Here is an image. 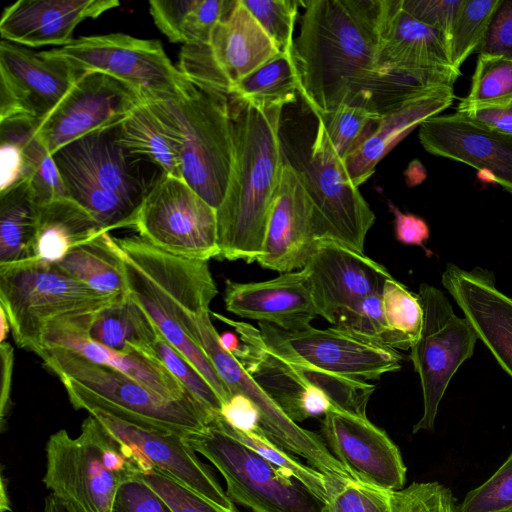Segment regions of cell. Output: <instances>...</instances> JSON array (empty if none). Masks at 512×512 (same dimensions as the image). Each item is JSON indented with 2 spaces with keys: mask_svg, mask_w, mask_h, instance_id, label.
I'll return each mask as SVG.
<instances>
[{
  "mask_svg": "<svg viewBox=\"0 0 512 512\" xmlns=\"http://www.w3.org/2000/svg\"><path fill=\"white\" fill-rule=\"evenodd\" d=\"M55 265L99 295L118 300L129 296L124 261L107 231L76 246Z\"/></svg>",
  "mask_w": 512,
  "mask_h": 512,
  "instance_id": "obj_31",
  "label": "cell"
},
{
  "mask_svg": "<svg viewBox=\"0 0 512 512\" xmlns=\"http://www.w3.org/2000/svg\"><path fill=\"white\" fill-rule=\"evenodd\" d=\"M235 3L236 0H151L149 12L157 28L171 42L206 44Z\"/></svg>",
  "mask_w": 512,
  "mask_h": 512,
  "instance_id": "obj_33",
  "label": "cell"
},
{
  "mask_svg": "<svg viewBox=\"0 0 512 512\" xmlns=\"http://www.w3.org/2000/svg\"><path fill=\"white\" fill-rule=\"evenodd\" d=\"M68 197L103 229L133 228L153 184L120 143L118 126L77 139L52 154Z\"/></svg>",
  "mask_w": 512,
  "mask_h": 512,
  "instance_id": "obj_5",
  "label": "cell"
},
{
  "mask_svg": "<svg viewBox=\"0 0 512 512\" xmlns=\"http://www.w3.org/2000/svg\"><path fill=\"white\" fill-rule=\"evenodd\" d=\"M298 79L292 53L279 52L234 84L229 97L259 109L284 107L296 101Z\"/></svg>",
  "mask_w": 512,
  "mask_h": 512,
  "instance_id": "obj_37",
  "label": "cell"
},
{
  "mask_svg": "<svg viewBox=\"0 0 512 512\" xmlns=\"http://www.w3.org/2000/svg\"><path fill=\"white\" fill-rule=\"evenodd\" d=\"M111 512H173V510L137 474H134L118 487Z\"/></svg>",
  "mask_w": 512,
  "mask_h": 512,
  "instance_id": "obj_51",
  "label": "cell"
},
{
  "mask_svg": "<svg viewBox=\"0 0 512 512\" xmlns=\"http://www.w3.org/2000/svg\"><path fill=\"white\" fill-rule=\"evenodd\" d=\"M211 315L234 328L241 345L233 356L294 422L325 415L332 407L366 417L374 385L288 360L266 346L259 328Z\"/></svg>",
  "mask_w": 512,
  "mask_h": 512,
  "instance_id": "obj_6",
  "label": "cell"
},
{
  "mask_svg": "<svg viewBox=\"0 0 512 512\" xmlns=\"http://www.w3.org/2000/svg\"><path fill=\"white\" fill-rule=\"evenodd\" d=\"M143 102L142 95L125 82L101 72H85L39 121L35 134L52 155L88 134L120 125Z\"/></svg>",
  "mask_w": 512,
  "mask_h": 512,
  "instance_id": "obj_18",
  "label": "cell"
},
{
  "mask_svg": "<svg viewBox=\"0 0 512 512\" xmlns=\"http://www.w3.org/2000/svg\"><path fill=\"white\" fill-rule=\"evenodd\" d=\"M159 334L152 319L130 294L96 315L89 332L94 341L110 349L152 356Z\"/></svg>",
  "mask_w": 512,
  "mask_h": 512,
  "instance_id": "obj_34",
  "label": "cell"
},
{
  "mask_svg": "<svg viewBox=\"0 0 512 512\" xmlns=\"http://www.w3.org/2000/svg\"><path fill=\"white\" fill-rule=\"evenodd\" d=\"M278 53L242 0H236L208 43L182 46L178 69L195 87L229 96L234 84Z\"/></svg>",
  "mask_w": 512,
  "mask_h": 512,
  "instance_id": "obj_16",
  "label": "cell"
},
{
  "mask_svg": "<svg viewBox=\"0 0 512 512\" xmlns=\"http://www.w3.org/2000/svg\"><path fill=\"white\" fill-rule=\"evenodd\" d=\"M118 138L131 155L149 161L166 175L183 180L175 143L145 102L118 125Z\"/></svg>",
  "mask_w": 512,
  "mask_h": 512,
  "instance_id": "obj_36",
  "label": "cell"
},
{
  "mask_svg": "<svg viewBox=\"0 0 512 512\" xmlns=\"http://www.w3.org/2000/svg\"><path fill=\"white\" fill-rule=\"evenodd\" d=\"M208 426H212L248 445L271 463L301 481L324 503L327 500L328 486L326 476L311 466L303 464L292 454L268 440L261 433L237 429L228 424L220 414L216 415Z\"/></svg>",
  "mask_w": 512,
  "mask_h": 512,
  "instance_id": "obj_40",
  "label": "cell"
},
{
  "mask_svg": "<svg viewBox=\"0 0 512 512\" xmlns=\"http://www.w3.org/2000/svg\"><path fill=\"white\" fill-rule=\"evenodd\" d=\"M459 115L492 130L512 135V99L502 106L472 110Z\"/></svg>",
  "mask_w": 512,
  "mask_h": 512,
  "instance_id": "obj_56",
  "label": "cell"
},
{
  "mask_svg": "<svg viewBox=\"0 0 512 512\" xmlns=\"http://www.w3.org/2000/svg\"><path fill=\"white\" fill-rule=\"evenodd\" d=\"M460 510L512 512V452L490 478L466 494Z\"/></svg>",
  "mask_w": 512,
  "mask_h": 512,
  "instance_id": "obj_48",
  "label": "cell"
},
{
  "mask_svg": "<svg viewBox=\"0 0 512 512\" xmlns=\"http://www.w3.org/2000/svg\"><path fill=\"white\" fill-rule=\"evenodd\" d=\"M58 377L75 409L99 412L149 430L182 437L204 431L214 418L195 399H166L126 375L64 348L36 353Z\"/></svg>",
  "mask_w": 512,
  "mask_h": 512,
  "instance_id": "obj_4",
  "label": "cell"
},
{
  "mask_svg": "<svg viewBox=\"0 0 512 512\" xmlns=\"http://www.w3.org/2000/svg\"><path fill=\"white\" fill-rule=\"evenodd\" d=\"M220 415L231 426L246 431H256L259 413L254 404L242 394H233L223 405Z\"/></svg>",
  "mask_w": 512,
  "mask_h": 512,
  "instance_id": "obj_55",
  "label": "cell"
},
{
  "mask_svg": "<svg viewBox=\"0 0 512 512\" xmlns=\"http://www.w3.org/2000/svg\"><path fill=\"white\" fill-rule=\"evenodd\" d=\"M44 53L82 73L101 72L115 77L136 89L144 100L181 99L195 89L157 40L123 33L83 36Z\"/></svg>",
  "mask_w": 512,
  "mask_h": 512,
  "instance_id": "obj_11",
  "label": "cell"
},
{
  "mask_svg": "<svg viewBox=\"0 0 512 512\" xmlns=\"http://www.w3.org/2000/svg\"><path fill=\"white\" fill-rule=\"evenodd\" d=\"M103 232L106 230L78 203L57 199L41 207L34 259L56 264L73 248Z\"/></svg>",
  "mask_w": 512,
  "mask_h": 512,
  "instance_id": "obj_32",
  "label": "cell"
},
{
  "mask_svg": "<svg viewBox=\"0 0 512 512\" xmlns=\"http://www.w3.org/2000/svg\"><path fill=\"white\" fill-rule=\"evenodd\" d=\"M129 294L161 335L214 388L225 404L231 394L195 335L196 317L218 294L208 261L175 256L140 236L115 238Z\"/></svg>",
  "mask_w": 512,
  "mask_h": 512,
  "instance_id": "obj_2",
  "label": "cell"
},
{
  "mask_svg": "<svg viewBox=\"0 0 512 512\" xmlns=\"http://www.w3.org/2000/svg\"><path fill=\"white\" fill-rule=\"evenodd\" d=\"M172 137L183 180L218 209L233 163L229 96L195 87L181 99L144 100Z\"/></svg>",
  "mask_w": 512,
  "mask_h": 512,
  "instance_id": "obj_7",
  "label": "cell"
},
{
  "mask_svg": "<svg viewBox=\"0 0 512 512\" xmlns=\"http://www.w3.org/2000/svg\"><path fill=\"white\" fill-rule=\"evenodd\" d=\"M136 474L173 512H239L215 504L154 468Z\"/></svg>",
  "mask_w": 512,
  "mask_h": 512,
  "instance_id": "obj_50",
  "label": "cell"
},
{
  "mask_svg": "<svg viewBox=\"0 0 512 512\" xmlns=\"http://www.w3.org/2000/svg\"><path fill=\"white\" fill-rule=\"evenodd\" d=\"M219 343L225 351L232 355L240 348L241 345V341L237 333L229 331L219 334Z\"/></svg>",
  "mask_w": 512,
  "mask_h": 512,
  "instance_id": "obj_58",
  "label": "cell"
},
{
  "mask_svg": "<svg viewBox=\"0 0 512 512\" xmlns=\"http://www.w3.org/2000/svg\"><path fill=\"white\" fill-rule=\"evenodd\" d=\"M476 53L512 60V0H500Z\"/></svg>",
  "mask_w": 512,
  "mask_h": 512,
  "instance_id": "obj_52",
  "label": "cell"
},
{
  "mask_svg": "<svg viewBox=\"0 0 512 512\" xmlns=\"http://www.w3.org/2000/svg\"><path fill=\"white\" fill-rule=\"evenodd\" d=\"M462 0H400L401 7L418 21L443 32L448 39Z\"/></svg>",
  "mask_w": 512,
  "mask_h": 512,
  "instance_id": "obj_53",
  "label": "cell"
},
{
  "mask_svg": "<svg viewBox=\"0 0 512 512\" xmlns=\"http://www.w3.org/2000/svg\"><path fill=\"white\" fill-rule=\"evenodd\" d=\"M423 308L420 338L410 359L419 375L423 415L412 432L432 430L439 404L458 368L472 357L478 336L465 317H459L442 291L423 283L418 292Z\"/></svg>",
  "mask_w": 512,
  "mask_h": 512,
  "instance_id": "obj_15",
  "label": "cell"
},
{
  "mask_svg": "<svg viewBox=\"0 0 512 512\" xmlns=\"http://www.w3.org/2000/svg\"><path fill=\"white\" fill-rule=\"evenodd\" d=\"M41 207L25 183L0 194V265L34 259Z\"/></svg>",
  "mask_w": 512,
  "mask_h": 512,
  "instance_id": "obj_35",
  "label": "cell"
},
{
  "mask_svg": "<svg viewBox=\"0 0 512 512\" xmlns=\"http://www.w3.org/2000/svg\"><path fill=\"white\" fill-rule=\"evenodd\" d=\"M322 438L357 481L386 491L406 483V466L386 432L360 417L332 407L322 421Z\"/></svg>",
  "mask_w": 512,
  "mask_h": 512,
  "instance_id": "obj_20",
  "label": "cell"
},
{
  "mask_svg": "<svg viewBox=\"0 0 512 512\" xmlns=\"http://www.w3.org/2000/svg\"><path fill=\"white\" fill-rule=\"evenodd\" d=\"M40 120L21 117L24 181L36 201L44 206L69 198L52 155L35 134Z\"/></svg>",
  "mask_w": 512,
  "mask_h": 512,
  "instance_id": "obj_38",
  "label": "cell"
},
{
  "mask_svg": "<svg viewBox=\"0 0 512 512\" xmlns=\"http://www.w3.org/2000/svg\"><path fill=\"white\" fill-rule=\"evenodd\" d=\"M153 350L155 356L202 407L214 417L221 413L224 403L220 396L161 333L153 343Z\"/></svg>",
  "mask_w": 512,
  "mask_h": 512,
  "instance_id": "obj_45",
  "label": "cell"
},
{
  "mask_svg": "<svg viewBox=\"0 0 512 512\" xmlns=\"http://www.w3.org/2000/svg\"><path fill=\"white\" fill-rule=\"evenodd\" d=\"M210 315L211 311H205L196 317L197 342L231 396L242 394L257 408L259 423L256 431L288 453L304 458L309 466L329 479H354L329 450L321 436L300 427L290 419L241 363L221 347L219 333L213 326Z\"/></svg>",
  "mask_w": 512,
  "mask_h": 512,
  "instance_id": "obj_13",
  "label": "cell"
},
{
  "mask_svg": "<svg viewBox=\"0 0 512 512\" xmlns=\"http://www.w3.org/2000/svg\"><path fill=\"white\" fill-rule=\"evenodd\" d=\"M185 441L221 473L233 503L253 512H321L324 506L297 478L212 426Z\"/></svg>",
  "mask_w": 512,
  "mask_h": 512,
  "instance_id": "obj_10",
  "label": "cell"
},
{
  "mask_svg": "<svg viewBox=\"0 0 512 512\" xmlns=\"http://www.w3.org/2000/svg\"><path fill=\"white\" fill-rule=\"evenodd\" d=\"M392 512H461L450 488L439 482H413L392 491Z\"/></svg>",
  "mask_w": 512,
  "mask_h": 512,
  "instance_id": "obj_49",
  "label": "cell"
},
{
  "mask_svg": "<svg viewBox=\"0 0 512 512\" xmlns=\"http://www.w3.org/2000/svg\"><path fill=\"white\" fill-rule=\"evenodd\" d=\"M258 324L271 351L319 370L366 381L401 368L403 357L397 350L359 340L334 327L318 329L308 325L285 330L269 323Z\"/></svg>",
  "mask_w": 512,
  "mask_h": 512,
  "instance_id": "obj_17",
  "label": "cell"
},
{
  "mask_svg": "<svg viewBox=\"0 0 512 512\" xmlns=\"http://www.w3.org/2000/svg\"><path fill=\"white\" fill-rule=\"evenodd\" d=\"M233 163L216 210L218 259L252 263L263 250L267 220L284 161L279 128L283 107L259 109L237 102Z\"/></svg>",
  "mask_w": 512,
  "mask_h": 512,
  "instance_id": "obj_3",
  "label": "cell"
},
{
  "mask_svg": "<svg viewBox=\"0 0 512 512\" xmlns=\"http://www.w3.org/2000/svg\"><path fill=\"white\" fill-rule=\"evenodd\" d=\"M279 52L292 53L300 1L242 0Z\"/></svg>",
  "mask_w": 512,
  "mask_h": 512,
  "instance_id": "obj_47",
  "label": "cell"
},
{
  "mask_svg": "<svg viewBox=\"0 0 512 512\" xmlns=\"http://www.w3.org/2000/svg\"><path fill=\"white\" fill-rule=\"evenodd\" d=\"M419 141L432 155L487 173L491 181L512 195V135L454 113L425 120L419 126Z\"/></svg>",
  "mask_w": 512,
  "mask_h": 512,
  "instance_id": "obj_24",
  "label": "cell"
},
{
  "mask_svg": "<svg viewBox=\"0 0 512 512\" xmlns=\"http://www.w3.org/2000/svg\"><path fill=\"white\" fill-rule=\"evenodd\" d=\"M385 0L301 1L294 39L298 91L324 116L342 103L369 109L380 81L378 47Z\"/></svg>",
  "mask_w": 512,
  "mask_h": 512,
  "instance_id": "obj_1",
  "label": "cell"
},
{
  "mask_svg": "<svg viewBox=\"0 0 512 512\" xmlns=\"http://www.w3.org/2000/svg\"><path fill=\"white\" fill-rule=\"evenodd\" d=\"M118 301L97 294L55 264L30 259L0 265V306L15 343L35 354L49 324L96 315Z\"/></svg>",
  "mask_w": 512,
  "mask_h": 512,
  "instance_id": "obj_9",
  "label": "cell"
},
{
  "mask_svg": "<svg viewBox=\"0 0 512 512\" xmlns=\"http://www.w3.org/2000/svg\"><path fill=\"white\" fill-rule=\"evenodd\" d=\"M328 498L321 512H392V491L363 484L355 479L326 477Z\"/></svg>",
  "mask_w": 512,
  "mask_h": 512,
  "instance_id": "obj_44",
  "label": "cell"
},
{
  "mask_svg": "<svg viewBox=\"0 0 512 512\" xmlns=\"http://www.w3.org/2000/svg\"><path fill=\"white\" fill-rule=\"evenodd\" d=\"M44 512H73L53 494L45 498Z\"/></svg>",
  "mask_w": 512,
  "mask_h": 512,
  "instance_id": "obj_59",
  "label": "cell"
},
{
  "mask_svg": "<svg viewBox=\"0 0 512 512\" xmlns=\"http://www.w3.org/2000/svg\"><path fill=\"white\" fill-rule=\"evenodd\" d=\"M11 330L4 309L0 306V342H5L9 331Z\"/></svg>",
  "mask_w": 512,
  "mask_h": 512,
  "instance_id": "obj_60",
  "label": "cell"
},
{
  "mask_svg": "<svg viewBox=\"0 0 512 512\" xmlns=\"http://www.w3.org/2000/svg\"><path fill=\"white\" fill-rule=\"evenodd\" d=\"M317 119L308 156L293 165L312 202L316 239L334 241L364 253L366 235L375 222V214L359 187L350 181L323 120Z\"/></svg>",
  "mask_w": 512,
  "mask_h": 512,
  "instance_id": "obj_12",
  "label": "cell"
},
{
  "mask_svg": "<svg viewBox=\"0 0 512 512\" xmlns=\"http://www.w3.org/2000/svg\"><path fill=\"white\" fill-rule=\"evenodd\" d=\"M313 206L305 186L284 154L271 204L263 250L256 262L280 273L303 269L316 248Z\"/></svg>",
  "mask_w": 512,
  "mask_h": 512,
  "instance_id": "obj_23",
  "label": "cell"
},
{
  "mask_svg": "<svg viewBox=\"0 0 512 512\" xmlns=\"http://www.w3.org/2000/svg\"><path fill=\"white\" fill-rule=\"evenodd\" d=\"M304 269L317 316L332 325L344 309L369 295L381 294L392 277L364 253L329 240L318 241Z\"/></svg>",
  "mask_w": 512,
  "mask_h": 512,
  "instance_id": "obj_21",
  "label": "cell"
},
{
  "mask_svg": "<svg viewBox=\"0 0 512 512\" xmlns=\"http://www.w3.org/2000/svg\"><path fill=\"white\" fill-rule=\"evenodd\" d=\"M453 101V87H438L381 114L342 160L352 184L359 187L366 182L376 165L396 144L425 120L450 107Z\"/></svg>",
  "mask_w": 512,
  "mask_h": 512,
  "instance_id": "obj_30",
  "label": "cell"
},
{
  "mask_svg": "<svg viewBox=\"0 0 512 512\" xmlns=\"http://www.w3.org/2000/svg\"><path fill=\"white\" fill-rule=\"evenodd\" d=\"M45 451L43 483L73 512H111L120 484L139 471L130 447L91 414L77 437L61 429Z\"/></svg>",
  "mask_w": 512,
  "mask_h": 512,
  "instance_id": "obj_8",
  "label": "cell"
},
{
  "mask_svg": "<svg viewBox=\"0 0 512 512\" xmlns=\"http://www.w3.org/2000/svg\"><path fill=\"white\" fill-rule=\"evenodd\" d=\"M224 302L239 317L285 330L304 328L318 317L304 268L261 282L226 280Z\"/></svg>",
  "mask_w": 512,
  "mask_h": 512,
  "instance_id": "obj_27",
  "label": "cell"
},
{
  "mask_svg": "<svg viewBox=\"0 0 512 512\" xmlns=\"http://www.w3.org/2000/svg\"><path fill=\"white\" fill-rule=\"evenodd\" d=\"M395 217L396 239L405 245L421 246L429 239L430 229L426 221L411 213L401 212L394 204L388 203Z\"/></svg>",
  "mask_w": 512,
  "mask_h": 512,
  "instance_id": "obj_54",
  "label": "cell"
},
{
  "mask_svg": "<svg viewBox=\"0 0 512 512\" xmlns=\"http://www.w3.org/2000/svg\"><path fill=\"white\" fill-rule=\"evenodd\" d=\"M333 327L377 346L405 350L401 339L387 326L381 294L369 295L344 309Z\"/></svg>",
  "mask_w": 512,
  "mask_h": 512,
  "instance_id": "obj_41",
  "label": "cell"
},
{
  "mask_svg": "<svg viewBox=\"0 0 512 512\" xmlns=\"http://www.w3.org/2000/svg\"><path fill=\"white\" fill-rule=\"evenodd\" d=\"M382 304L389 329L403 342L405 350L418 341L423 326V308L418 294L390 277L382 289Z\"/></svg>",
  "mask_w": 512,
  "mask_h": 512,
  "instance_id": "obj_43",
  "label": "cell"
},
{
  "mask_svg": "<svg viewBox=\"0 0 512 512\" xmlns=\"http://www.w3.org/2000/svg\"><path fill=\"white\" fill-rule=\"evenodd\" d=\"M442 285L453 297L485 346L512 378V298L501 292L493 274L448 264Z\"/></svg>",
  "mask_w": 512,
  "mask_h": 512,
  "instance_id": "obj_25",
  "label": "cell"
},
{
  "mask_svg": "<svg viewBox=\"0 0 512 512\" xmlns=\"http://www.w3.org/2000/svg\"><path fill=\"white\" fill-rule=\"evenodd\" d=\"M120 5L117 0H18L0 20L2 40L36 48L71 43L75 28Z\"/></svg>",
  "mask_w": 512,
  "mask_h": 512,
  "instance_id": "obj_29",
  "label": "cell"
},
{
  "mask_svg": "<svg viewBox=\"0 0 512 512\" xmlns=\"http://www.w3.org/2000/svg\"><path fill=\"white\" fill-rule=\"evenodd\" d=\"M133 229L175 256L208 261L220 252L216 210L184 180L164 173L145 196Z\"/></svg>",
  "mask_w": 512,
  "mask_h": 512,
  "instance_id": "obj_14",
  "label": "cell"
},
{
  "mask_svg": "<svg viewBox=\"0 0 512 512\" xmlns=\"http://www.w3.org/2000/svg\"><path fill=\"white\" fill-rule=\"evenodd\" d=\"M1 356V392H0V408L1 421L4 425L5 416L10 407V392L12 383V374L14 366V349L8 342L0 345Z\"/></svg>",
  "mask_w": 512,
  "mask_h": 512,
  "instance_id": "obj_57",
  "label": "cell"
},
{
  "mask_svg": "<svg viewBox=\"0 0 512 512\" xmlns=\"http://www.w3.org/2000/svg\"><path fill=\"white\" fill-rule=\"evenodd\" d=\"M378 69L380 79L390 72L423 74L454 69L449 39L443 32L408 14L401 7L400 0H385Z\"/></svg>",
  "mask_w": 512,
  "mask_h": 512,
  "instance_id": "obj_28",
  "label": "cell"
},
{
  "mask_svg": "<svg viewBox=\"0 0 512 512\" xmlns=\"http://www.w3.org/2000/svg\"><path fill=\"white\" fill-rule=\"evenodd\" d=\"M95 316L49 324L41 337V349L64 348L76 352L96 364L126 375L166 399L193 398L156 356L122 353L94 341L89 332Z\"/></svg>",
  "mask_w": 512,
  "mask_h": 512,
  "instance_id": "obj_26",
  "label": "cell"
},
{
  "mask_svg": "<svg viewBox=\"0 0 512 512\" xmlns=\"http://www.w3.org/2000/svg\"><path fill=\"white\" fill-rule=\"evenodd\" d=\"M500 0H462L449 39L451 64L460 72L480 46Z\"/></svg>",
  "mask_w": 512,
  "mask_h": 512,
  "instance_id": "obj_42",
  "label": "cell"
},
{
  "mask_svg": "<svg viewBox=\"0 0 512 512\" xmlns=\"http://www.w3.org/2000/svg\"><path fill=\"white\" fill-rule=\"evenodd\" d=\"M91 415L130 447L140 472L154 468L215 504L236 509L210 467L197 457L184 437L142 428L99 412Z\"/></svg>",
  "mask_w": 512,
  "mask_h": 512,
  "instance_id": "obj_22",
  "label": "cell"
},
{
  "mask_svg": "<svg viewBox=\"0 0 512 512\" xmlns=\"http://www.w3.org/2000/svg\"><path fill=\"white\" fill-rule=\"evenodd\" d=\"M512 99V60L501 56L479 55L470 91L456 113L498 107Z\"/></svg>",
  "mask_w": 512,
  "mask_h": 512,
  "instance_id": "obj_39",
  "label": "cell"
},
{
  "mask_svg": "<svg viewBox=\"0 0 512 512\" xmlns=\"http://www.w3.org/2000/svg\"><path fill=\"white\" fill-rule=\"evenodd\" d=\"M83 73L66 61L9 41L0 42V121L42 120Z\"/></svg>",
  "mask_w": 512,
  "mask_h": 512,
  "instance_id": "obj_19",
  "label": "cell"
},
{
  "mask_svg": "<svg viewBox=\"0 0 512 512\" xmlns=\"http://www.w3.org/2000/svg\"><path fill=\"white\" fill-rule=\"evenodd\" d=\"M381 114L363 105L342 103L332 112L320 117L328 137L343 160L357 145L366 128Z\"/></svg>",
  "mask_w": 512,
  "mask_h": 512,
  "instance_id": "obj_46",
  "label": "cell"
}]
</instances>
